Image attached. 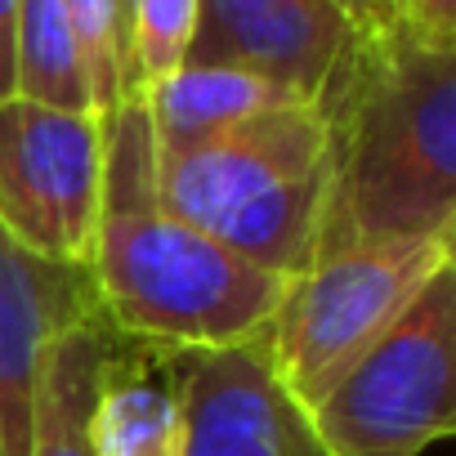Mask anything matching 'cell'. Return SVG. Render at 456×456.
Returning a JSON list of instances; mask_svg holds the SVG:
<instances>
[{
    "label": "cell",
    "mask_w": 456,
    "mask_h": 456,
    "mask_svg": "<svg viewBox=\"0 0 456 456\" xmlns=\"http://www.w3.org/2000/svg\"><path fill=\"white\" fill-rule=\"evenodd\" d=\"M99 318L86 269L41 260L0 228V452L28 456L41 358L54 331Z\"/></svg>",
    "instance_id": "obj_9"
},
{
    "label": "cell",
    "mask_w": 456,
    "mask_h": 456,
    "mask_svg": "<svg viewBox=\"0 0 456 456\" xmlns=\"http://www.w3.org/2000/svg\"><path fill=\"white\" fill-rule=\"evenodd\" d=\"M108 345V327L99 318L68 322L50 336L41 358V394L32 420L28 456H94L90 452V403L94 371Z\"/></svg>",
    "instance_id": "obj_12"
},
{
    "label": "cell",
    "mask_w": 456,
    "mask_h": 456,
    "mask_svg": "<svg viewBox=\"0 0 456 456\" xmlns=\"http://www.w3.org/2000/svg\"><path fill=\"white\" fill-rule=\"evenodd\" d=\"M19 94L68 112H94L63 0H19Z\"/></svg>",
    "instance_id": "obj_13"
},
{
    "label": "cell",
    "mask_w": 456,
    "mask_h": 456,
    "mask_svg": "<svg viewBox=\"0 0 456 456\" xmlns=\"http://www.w3.org/2000/svg\"><path fill=\"white\" fill-rule=\"evenodd\" d=\"M403 28L429 50H456V0H403Z\"/></svg>",
    "instance_id": "obj_16"
},
{
    "label": "cell",
    "mask_w": 456,
    "mask_h": 456,
    "mask_svg": "<svg viewBox=\"0 0 456 456\" xmlns=\"http://www.w3.org/2000/svg\"><path fill=\"white\" fill-rule=\"evenodd\" d=\"M331 456H425L456 429V265L309 411Z\"/></svg>",
    "instance_id": "obj_5"
},
{
    "label": "cell",
    "mask_w": 456,
    "mask_h": 456,
    "mask_svg": "<svg viewBox=\"0 0 456 456\" xmlns=\"http://www.w3.org/2000/svg\"><path fill=\"white\" fill-rule=\"evenodd\" d=\"M19 94V0H0V99Z\"/></svg>",
    "instance_id": "obj_18"
},
{
    "label": "cell",
    "mask_w": 456,
    "mask_h": 456,
    "mask_svg": "<svg viewBox=\"0 0 456 456\" xmlns=\"http://www.w3.org/2000/svg\"><path fill=\"white\" fill-rule=\"evenodd\" d=\"M331 5L354 23V32L376 37L403 23V0H331Z\"/></svg>",
    "instance_id": "obj_17"
},
{
    "label": "cell",
    "mask_w": 456,
    "mask_h": 456,
    "mask_svg": "<svg viewBox=\"0 0 456 456\" xmlns=\"http://www.w3.org/2000/svg\"><path fill=\"white\" fill-rule=\"evenodd\" d=\"M183 354L134 345L108 331L94 403L90 452L94 456H183Z\"/></svg>",
    "instance_id": "obj_10"
},
{
    "label": "cell",
    "mask_w": 456,
    "mask_h": 456,
    "mask_svg": "<svg viewBox=\"0 0 456 456\" xmlns=\"http://www.w3.org/2000/svg\"><path fill=\"white\" fill-rule=\"evenodd\" d=\"M77 37V54L90 86V108L112 117L126 103V37H121V0H63Z\"/></svg>",
    "instance_id": "obj_15"
},
{
    "label": "cell",
    "mask_w": 456,
    "mask_h": 456,
    "mask_svg": "<svg viewBox=\"0 0 456 456\" xmlns=\"http://www.w3.org/2000/svg\"><path fill=\"white\" fill-rule=\"evenodd\" d=\"M148 121H152V143L157 148H188L197 139H210L238 121H251L260 112L305 103L291 90L242 72V68H206V63H183L175 77L152 86L143 94Z\"/></svg>",
    "instance_id": "obj_11"
},
{
    "label": "cell",
    "mask_w": 456,
    "mask_h": 456,
    "mask_svg": "<svg viewBox=\"0 0 456 456\" xmlns=\"http://www.w3.org/2000/svg\"><path fill=\"white\" fill-rule=\"evenodd\" d=\"M197 0H121L126 37V99L148 94L188 63Z\"/></svg>",
    "instance_id": "obj_14"
},
{
    "label": "cell",
    "mask_w": 456,
    "mask_h": 456,
    "mask_svg": "<svg viewBox=\"0 0 456 456\" xmlns=\"http://www.w3.org/2000/svg\"><path fill=\"white\" fill-rule=\"evenodd\" d=\"M108 117L0 99V228L54 265L86 269L103 197Z\"/></svg>",
    "instance_id": "obj_6"
},
{
    "label": "cell",
    "mask_w": 456,
    "mask_h": 456,
    "mask_svg": "<svg viewBox=\"0 0 456 456\" xmlns=\"http://www.w3.org/2000/svg\"><path fill=\"white\" fill-rule=\"evenodd\" d=\"M0 456H5V452H0Z\"/></svg>",
    "instance_id": "obj_19"
},
{
    "label": "cell",
    "mask_w": 456,
    "mask_h": 456,
    "mask_svg": "<svg viewBox=\"0 0 456 456\" xmlns=\"http://www.w3.org/2000/svg\"><path fill=\"white\" fill-rule=\"evenodd\" d=\"M183 456H331L260 340L183 354Z\"/></svg>",
    "instance_id": "obj_8"
},
{
    "label": "cell",
    "mask_w": 456,
    "mask_h": 456,
    "mask_svg": "<svg viewBox=\"0 0 456 456\" xmlns=\"http://www.w3.org/2000/svg\"><path fill=\"white\" fill-rule=\"evenodd\" d=\"M322 192L327 126L314 103L260 112L188 148H157V201L287 282L314 260Z\"/></svg>",
    "instance_id": "obj_3"
},
{
    "label": "cell",
    "mask_w": 456,
    "mask_h": 456,
    "mask_svg": "<svg viewBox=\"0 0 456 456\" xmlns=\"http://www.w3.org/2000/svg\"><path fill=\"white\" fill-rule=\"evenodd\" d=\"M314 108L327 126L314 256L456 238V50H429L403 23L358 32Z\"/></svg>",
    "instance_id": "obj_1"
},
{
    "label": "cell",
    "mask_w": 456,
    "mask_h": 456,
    "mask_svg": "<svg viewBox=\"0 0 456 456\" xmlns=\"http://www.w3.org/2000/svg\"><path fill=\"white\" fill-rule=\"evenodd\" d=\"M354 37L331 0H197L188 63L242 68L318 103Z\"/></svg>",
    "instance_id": "obj_7"
},
{
    "label": "cell",
    "mask_w": 456,
    "mask_h": 456,
    "mask_svg": "<svg viewBox=\"0 0 456 456\" xmlns=\"http://www.w3.org/2000/svg\"><path fill=\"white\" fill-rule=\"evenodd\" d=\"M452 265L456 238H385L314 256L309 269L287 282L260 340L269 371L305 411H314Z\"/></svg>",
    "instance_id": "obj_4"
},
{
    "label": "cell",
    "mask_w": 456,
    "mask_h": 456,
    "mask_svg": "<svg viewBox=\"0 0 456 456\" xmlns=\"http://www.w3.org/2000/svg\"><path fill=\"white\" fill-rule=\"evenodd\" d=\"M99 322L175 354L265 340L287 278H273L157 201V148L143 94L108 117L99 228L86 260Z\"/></svg>",
    "instance_id": "obj_2"
}]
</instances>
